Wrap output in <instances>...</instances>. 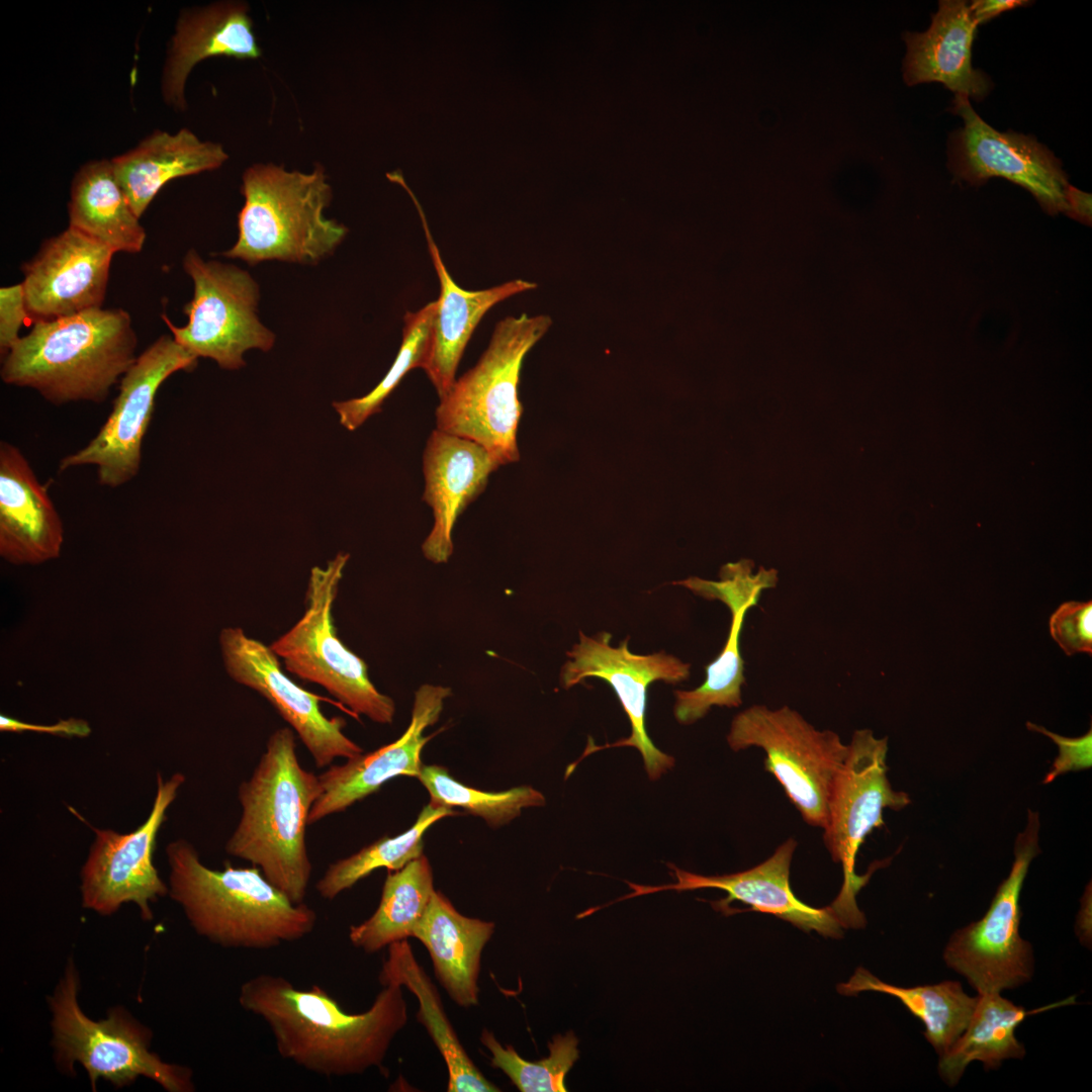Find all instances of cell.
<instances>
[{"mask_svg":"<svg viewBox=\"0 0 1092 1092\" xmlns=\"http://www.w3.org/2000/svg\"><path fill=\"white\" fill-rule=\"evenodd\" d=\"M238 1001L267 1024L282 1059L324 1077L380 1067L407 1021L396 984L383 986L366 1011L348 1013L317 985L299 989L283 976L263 973L241 985Z\"/></svg>","mask_w":1092,"mask_h":1092,"instance_id":"1","label":"cell"},{"mask_svg":"<svg viewBox=\"0 0 1092 1092\" xmlns=\"http://www.w3.org/2000/svg\"><path fill=\"white\" fill-rule=\"evenodd\" d=\"M321 792L318 776L298 759L290 727L269 736L251 777L238 787L242 812L225 851L257 867L296 904L304 902L311 877L306 827Z\"/></svg>","mask_w":1092,"mask_h":1092,"instance_id":"2","label":"cell"},{"mask_svg":"<svg viewBox=\"0 0 1092 1092\" xmlns=\"http://www.w3.org/2000/svg\"><path fill=\"white\" fill-rule=\"evenodd\" d=\"M169 895L195 932L233 948L268 949L310 934L315 911L293 903L257 867L222 870L205 866L186 839L166 846Z\"/></svg>","mask_w":1092,"mask_h":1092,"instance_id":"3","label":"cell"},{"mask_svg":"<svg viewBox=\"0 0 1092 1092\" xmlns=\"http://www.w3.org/2000/svg\"><path fill=\"white\" fill-rule=\"evenodd\" d=\"M138 337L122 308L37 321L4 356V383L31 388L55 405L102 403L135 362Z\"/></svg>","mask_w":1092,"mask_h":1092,"instance_id":"4","label":"cell"},{"mask_svg":"<svg viewBox=\"0 0 1092 1092\" xmlns=\"http://www.w3.org/2000/svg\"><path fill=\"white\" fill-rule=\"evenodd\" d=\"M241 191L245 203L238 215L239 236L225 257L251 265L267 260L315 263L348 232L324 214L332 189L322 166L303 173L255 164L243 174Z\"/></svg>","mask_w":1092,"mask_h":1092,"instance_id":"5","label":"cell"},{"mask_svg":"<svg viewBox=\"0 0 1092 1092\" xmlns=\"http://www.w3.org/2000/svg\"><path fill=\"white\" fill-rule=\"evenodd\" d=\"M551 323L546 314L526 313L498 322L476 365L440 398L436 429L481 445L499 466L518 461L521 367Z\"/></svg>","mask_w":1092,"mask_h":1092,"instance_id":"6","label":"cell"},{"mask_svg":"<svg viewBox=\"0 0 1092 1092\" xmlns=\"http://www.w3.org/2000/svg\"><path fill=\"white\" fill-rule=\"evenodd\" d=\"M349 558L339 552L326 565L310 569L302 616L270 647L286 671L321 686L355 716L390 724L393 700L375 688L365 661L341 641L334 624L333 608Z\"/></svg>","mask_w":1092,"mask_h":1092,"instance_id":"7","label":"cell"},{"mask_svg":"<svg viewBox=\"0 0 1092 1092\" xmlns=\"http://www.w3.org/2000/svg\"><path fill=\"white\" fill-rule=\"evenodd\" d=\"M79 975L72 960L50 998L53 1046L58 1064L74 1072L75 1062L88 1072L95 1090L98 1078L121 1088L145 1076L170 1092L194 1091L189 1068L163 1062L149 1049L151 1033L125 1010L114 1008L105 1019H90L78 1002Z\"/></svg>","mask_w":1092,"mask_h":1092,"instance_id":"8","label":"cell"},{"mask_svg":"<svg viewBox=\"0 0 1092 1092\" xmlns=\"http://www.w3.org/2000/svg\"><path fill=\"white\" fill-rule=\"evenodd\" d=\"M887 752V737L876 738L870 729L855 730L828 799L824 843L843 870L841 890L830 907L845 928L866 925L855 896L872 872L864 876L854 872L860 845L873 829L885 825L886 808L899 811L910 804L909 796L893 790L888 780Z\"/></svg>","mask_w":1092,"mask_h":1092,"instance_id":"9","label":"cell"},{"mask_svg":"<svg viewBox=\"0 0 1092 1092\" xmlns=\"http://www.w3.org/2000/svg\"><path fill=\"white\" fill-rule=\"evenodd\" d=\"M727 742L735 751L762 748L765 769L803 820L824 828L830 791L847 753L837 733L816 729L789 706L753 705L734 717Z\"/></svg>","mask_w":1092,"mask_h":1092,"instance_id":"10","label":"cell"},{"mask_svg":"<svg viewBox=\"0 0 1092 1092\" xmlns=\"http://www.w3.org/2000/svg\"><path fill=\"white\" fill-rule=\"evenodd\" d=\"M183 268L194 284L193 297L183 307L188 323L177 327L162 314L180 346L226 370L245 366L248 350L273 347L274 334L257 315L258 284L246 270L204 261L193 249L185 255Z\"/></svg>","mask_w":1092,"mask_h":1092,"instance_id":"11","label":"cell"},{"mask_svg":"<svg viewBox=\"0 0 1092 1092\" xmlns=\"http://www.w3.org/2000/svg\"><path fill=\"white\" fill-rule=\"evenodd\" d=\"M1038 813L1028 810L1027 824L1014 844V861L985 915L951 934L943 950L946 966L983 993H1000L1027 983L1034 970L1031 944L1021 938L1020 892L1031 860L1039 853Z\"/></svg>","mask_w":1092,"mask_h":1092,"instance_id":"12","label":"cell"},{"mask_svg":"<svg viewBox=\"0 0 1092 1092\" xmlns=\"http://www.w3.org/2000/svg\"><path fill=\"white\" fill-rule=\"evenodd\" d=\"M197 357L172 336L163 335L140 354L118 383L112 410L98 433L81 449L63 457L59 470L93 465L98 482L116 488L140 472L143 442L161 385L178 371H192Z\"/></svg>","mask_w":1092,"mask_h":1092,"instance_id":"13","label":"cell"},{"mask_svg":"<svg viewBox=\"0 0 1092 1092\" xmlns=\"http://www.w3.org/2000/svg\"><path fill=\"white\" fill-rule=\"evenodd\" d=\"M185 780L181 772L167 780L157 772L153 807L136 829L120 833L92 827L95 838L81 871L83 907L107 916L134 903L143 919L153 918L151 904L169 894L153 862L157 836Z\"/></svg>","mask_w":1092,"mask_h":1092,"instance_id":"14","label":"cell"},{"mask_svg":"<svg viewBox=\"0 0 1092 1092\" xmlns=\"http://www.w3.org/2000/svg\"><path fill=\"white\" fill-rule=\"evenodd\" d=\"M611 638L608 632H600L594 637L579 632V642L567 652L569 659L562 666L560 681L564 689L587 677L607 681L628 716L631 734L628 738L604 746L587 745L581 758L607 747H635L643 757L649 779L657 780L673 766L674 759L659 750L646 732L648 686L656 680L668 684L684 681L690 676L691 664L664 651L649 655L634 654L628 648V638L618 647L610 645Z\"/></svg>","mask_w":1092,"mask_h":1092,"instance_id":"15","label":"cell"},{"mask_svg":"<svg viewBox=\"0 0 1092 1092\" xmlns=\"http://www.w3.org/2000/svg\"><path fill=\"white\" fill-rule=\"evenodd\" d=\"M219 647L229 676L270 703L306 747L316 767H328L337 758L347 759L363 752L344 733L346 721L327 717L321 709L322 698L286 675L269 645L249 636L241 627H226L220 631Z\"/></svg>","mask_w":1092,"mask_h":1092,"instance_id":"16","label":"cell"},{"mask_svg":"<svg viewBox=\"0 0 1092 1092\" xmlns=\"http://www.w3.org/2000/svg\"><path fill=\"white\" fill-rule=\"evenodd\" d=\"M951 110L964 120L949 148L957 179L978 185L1002 177L1028 190L1050 214L1066 213L1067 175L1050 150L1031 135L994 129L965 95L956 94Z\"/></svg>","mask_w":1092,"mask_h":1092,"instance_id":"17","label":"cell"},{"mask_svg":"<svg viewBox=\"0 0 1092 1092\" xmlns=\"http://www.w3.org/2000/svg\"><path fill=\"white\" fill-rule=\"evenodd\" d=\"M113 255L70 226L46 240L21 266L29 315L35 322L52 321L101 308Z\"/></svg>","mask_w":1092,"mask_h":1092,"instance_id":"18","label":"cell"},{"mask_svg":"<svg viewBox=\"0 0 1092 1092\" xmlns=\"http://www.w3.org/2000/svg\"><path fill=\"white\" fill-rule=\"evenodd\" d=\"M775 569L753 571L750 560L728 563L720 570L719 580L692 576L673 582L682 585L706 600L724 603L731 613L730 630L725 645L712 662L706 665L704 682L690 691H675L674 716L681 724H692L703 718L713 706L735 708L742 703L741 687L745 682L744 661L740 652V634L747 611L756 606L764 589L777 585Z\"/></svg>","mask_w":1092,"mask_h":1092,"instance_id":"19","label":"cell"},{"mask_svg":"<svg viewBox=\"0 0 1092 1092\" xmlns=\"http://www.w3.org/2000/svg\"><path fill=\"white\" fill-rule=\"evenodd\" d=\"M797 847L794 838L787 839L766 860L742 872L722 876H702L668 863L676 882L660 886H645L627 882L631 893L611 902L662 891H691L714 888L728 896L713 902V907L726 915L729 905L739 901L749 906L745 911L771 914L788 921L805 932L816 931L824 936L841 937L843 924L830 906L814 908L793 893L790 886V866Z\"/></svg>","mask_w":1092,"mask_h":1092,"instance_id":"20","label":"cell"},{"mask_svg":"<svg viewBox=\"0 0 1092 1092\" xmlns=\"http://www.w3.org/2000/svg\"><path fill=\"white\" fill-rule=\"evenodd\" d=\"M450 695L449 688L423 685L415 695L410 725L398 739L342 764H331L318 775L322 792L311 807L308 825L345 811L395 777L418 778L422 750L431 738L424 731L438 721Z\"/></svg>","mask_w":1092,"mask_h":1092,"instance_id":"21","label":"cell"},{"mask_svg":"<svg viewBox=\"0 0 1092 1092\" xmlns=\"http://www.w3.org/2000/svg\"><path fill=\"white\" fill-rule=\"evenodd\" d=\"M386 177L403 187L418 210L422 220L428 249L440 282V296L436 300V312L432 327L429 353L423 369L443 397L452 387L458 364L476 326L486 311L496 303L536 284L516 279L483 290L470 291L458 286L449 274L439 249L430 232L428 220L417 196L406 185L400 171Z\"/></svg>","mask_w":1092,"mask_h":1092,"instance_id":"22","label":"cell"},{"mask_svg":"<svg viewBox=\"0 0 1092 1092\" xmlns=\"http://www.w3.org/2000/svg\"><path fill=\"white\" fill-rule=\"evenodd\" d=\"M499 465L481 445L435 429L423 455V500L433 511L434 525L422 545L425 557L445 563L453 553L457 518L485 488Z\"/></svg>","mask_w":1092,"mask_h":1092,"instance_id":"23","label":"cell"},{"mask_svg":"<svg viewBox=\"0 0 1092 1092\" xmlns=\"http://www.w3.org/2000/svg\"><path fill=\"white\" fill-rule=\"evenodd\" d=\"M61 517L47 487L13 444L0 443V555L15 565L40 564L60 556Z\"/></svg>","mask_w":1092,"mask_h":1092,"instance_id":"24","label":"cell"},{"mask_svg":"<svg viewBox=\"0 0 1092 1092\" xmlns=\"http://www.w3.org/2000/svg\"><path fill=\"white\" fill-rule=\"evenodd\" d=\"M978 22L970 5L961 0L939 1L924 32L905 31L907 53L903 79L908 86L939 82L956 94L981 101L989 92V78L972 66V44Z\"/></svg>","mask_w":1092,"mask_h":1092,"instance_id":"25","label":"cell"},{"mask_svg":"<svg viewBox=\"0 0 1092 1092\" xmlns=\"http://www.w3.org/2000/svg\"><path fill=\"white\" fill-rule=\"evenodd\" d=\"M261 50L246 3L224 1L184 12L172 37L162 77L165 101L185 108L186 80L199 62L210 57L258 59Z\"/></svg>","mask_w":1092,"mask_h":1092,"instance_id":"26","label":"cell"},{"mask_svg":"<svg viewBox=\"0 0 1092 1092\" xmlns=\"http://www.w3.org/2000/svg\"><path fill=\"white\" fill-rule=\"evenodd\" d=\"M493 931V922L462 915L436 891L415 930L414 937L430 953L437 979L461 1007L478 1004L481 953Z\"/></svg>","mask_w":1092,"mask_h":1092,"instance_id":"27","label":"cell"},{"mask_svg":"<svg viewBox=\"0 0 1092 1092\" xmlns=\"http://www.w3.org/2000/svg\"><path fill=\"white\" fill-rule=\"evenodd\" d=\"M229 156L218 143L201 141L191 130H157L132 150L111 159L115 176L141 218L170 181L219 168Z\"/></svg>","mask_w":1092,"mask_h":1092,"instance_id":"28","label":"cell"},{"mask_svg":"<svg viewBox=\"0 0 1092 1092\" xmlns=\"http://www.w3.org/2000/svg\"><path fill=\"white\" fill-rule=\"evenodd\" d=\"M69 226L112 252L140 253L146 231L120 186L111 160L83 165L71 184Z\"/></svg>","mask_w":1092,"mask_h":1092,"instance_id":"29","label":"cell"},{"mask_svg":"<svg viewBox=\"0 0 1092 1092\" xmlns=\"http://www.w3.org/2000/svg\"><path fill=\"white\" fill-rule=\"evenodd\" d=\"M382 986L396 984L410 990L419 1001L418 1020L426 1027L448 1070L449 1092H498L474 1065L460 1043L430 977L418 964L406 939L388 946L378 976Z\"/></svg>","mask_w":1092,"mask_h":1092,"instance_id":"30","label":"cell"},{"mask_svg":"<svg viewBox=\"0 0 1092 1092\" xmlns=\"http://www.w3.org/2000/svg\"><path fill=\"white\" fill-rule=\"evenodd\" d=\"M1074 999L1069 998L1057 1004L1026 1011L1022 1006L1002 997L1000 993L978 994L966 1029L950 1049L939 1056L940 1077L949 1086H953L973 1061L983 1063L985 1070H990L997 1069L1005 1060L1022 1059L1025 1049L1015 1036L1017 1026L1031 1014L1070 1004Z\"/></svg>","mask_w":1092,"mask_h":1092,"instance_id":"31","label":"cell"},{"mask_svg":"<svg viewBox=\"0 0 1092 1092\" xmlns=\"http://www.w3.org/2000/svg\"><path fill=\"white\" fill-rule=\"evenodd\" d=\"M434 892L432 868L424 854L389 873L374 913L350 927L351 943L374 953L393 942L414 937Z\"/></svg>","mask_w":1092,"mask_h":1092,"instance_id":"32","label":"cell"},{"mask_svg":"<svg viewBox=\"0 0 1092 1092\" xmlns=\"http://www.w3.org/2000/svg\"><path fill=\"white\" fill-rule=\"evenodd\" d=\"M837 991L849 996L875 991L898 998L923 1022L925 1038L939 1056L945 1054L964 1032L977 1003V996H969L958 981L898 987L881 981L860 967L848 982L837 986Z\"/></svg>","mask_w":1092,"mask_h":1092,"instance_id":"33","label":"cell"},{"mask_svg":"<svg viewBox=\"0 0 1092 1092\" xmlns=\"http://www.w3.org/2000/svg\"><path fill=\"white\" fill-rule=\"evenodd\" d=\"M451 815H455L452 808L428 804L415 824L405 832L395 837H383L329 864L315 883L317 894L331 901L378 869H402L423 854L426 831L438 820Z\"/></svg>","mask_w":1092,"mask_h":1092,"instance_id":"34","label":"cell"},{"mask_svg":"<svg viewBox=\"0 0 1092 1092\" xmlns=\"http://www.w3.org/2000/svg\"><path fill=\"white\" fill-rule=\"evenodd\" d=\"M432 301L403 317L402 341L398 353L385 376L367 394L333 403L341 425L355 431L369 417L380 412L381 405L412 369L423 368L429 353L432 327L436 312Z\"/></svg>","mask_w":1092,"mask_h":1092,"instance_id":"35","label":"cell"},{"mask_svg":"<svg viewBox=\"0 0 1092 1092\" xmlns=\"http://www.w3.org/2000/svg\"><path fill=\"white\" fill-rule=\"evenodd\" d=\"M430 794L432 804L458 807L484 819L491 827L502 826L520 815L522 809L542 806L544 796L529 786L503 792H485L456 781L440 765H424L418 777Z\"/></svg>","mask_w":1092,"mask_h":1092,"instance_id":"36","label":"cell"},{"mask_svg":"<svg viewBox=\"0 0 1092 1092\" xmlns=\"http://www.w3.org/2000/svg\"><path fill=\"white\" fill-rule=\"evenodd\" d=\"M481 1043L490 1054V1065L499 1069L521 1092H566L565 1078L579 1057L572 1031L548 1042L549 1056L535 1062L523 1059L512 1045H503L484 1028Z\"/></svg>","mask_w":1092,"mask_h":1092,"instance_id":"37","label":"cell"},{"mask_svg":"<svg viewBox=\"0 0 1092 1092\" xmlns=\"http://www.w3.org/2000/svg\"><path fill=\"white\" fill-rule=\"evenodd\" d=\"M1050 633L1068 656L1092 654V601L1063 603L1050 618Z\"/></svg>","mask_w":1092,"mask_h":1092,"instance_id":"38","label":"cell"},{"mask_svg":"<svg viewBox=\"0 0 1092 1092\" xmlns=\"http://www.w3.org/2000/svg\"><path fill=\"white\" fill-rule=\"evenodd\" d=\"M1030 731L1041 733L1051 738L1059 747V755L1056 757L1051 770L1046 774L1043 784L1053 782L1059 776L1081 769L1090 768L1092 765V729L1080 737H1065L1046 730L1044 727L1031 722L1026 723Z\"/></svg>","mask_w":1092,"mask_h":1092,"instance_id":"39","label":"cell"},{"mask_svg":"<svg viewBox=\"0 0 1092 1092\" xmlns=\"http://www.w3.org/2000/svg\"><path fill=\"white\" fill-rule=\"evenodd\" d=\"M30 316L22 283L0 288V353L4 357L20 340L19 331Z\"/></svg>","mask_w":1092,"mask_h":1092,"instance_id":"40","label":"cell"},{"mask_svg":"<svg viewBox=\"0 0 1092 1092\" xmlns=\"http://www.w3.org/2000/svg\"><path fill=\"white\" fill-rule=\"evenodd\" d=\"M0 730L4 732H39L61 737H87L91 727L83 719L69 718L50 725L33 724L17 720L7 715L0 716Z\"/></svg>","mask_w":1092,"mask_h":1092,"instance_id":"41","label":"cell"},{"mask_svg":"<svg viewBox=\"0 0 1092 1092\" xmlns=\"http://www.w3.org/2000/svg\"><path fill=\"white\" fill-rule=\"evenodd\" d=\"M1029 4L1022 0H978L973 1L970 9L978 24L986 22L1004 11Z\"/></svg>","mask_w":1092,"mask_h":1092,"instance_id":"42","label":"cell"},{"mask_svg":"<svg viewBox=\"0 0 1092 1092\" xmlns=\"http://www.w3.org/2000/svg\"><path fill=\"white\" fill-rule=\"evenodd\" d=\"M1066 214L1086 224H1091V194L1069 184L1066 191Z\"/></svg>","mask_w":1092,"mask_h":1092,"instance_id":"43","label":"cell"}]
</instances>
